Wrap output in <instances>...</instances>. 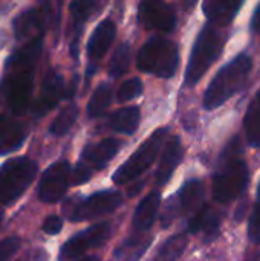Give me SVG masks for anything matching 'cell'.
<instances>
[{
	"label": "cell",
	"mask_w": 260,
	"mask_h": 261,
	"mask_svg": "<svg viewBox=\"0 0 260 261\" xmlns=\"http://www.w3.org/2000/svg\"><path fill=\"white\" fill-rule=\"evenodd\" d=\"M43 37H37L20 49H17L6 61L5 95L11 112L17 116L23 115L31 104L34 89V73L37 61L41 55Z\"/></svg>",
	"instance_id": "6da1fadb"
},
{
	"label": "cell",
	"mask_w": 260,
	"mask_h": 261,
	"mask_svg": "<svg viewBox=\"0 0 260 261\" xmlns=\"http://www.w3.org/2000/svg\"><path fill=\"white\" fill-rule=\"evenodd\" d=\"M248 182V165L242 156L241 141L236 136L221 154V162L213 177V199L219 203H230L245 191Z\"/></svg>",
	"instance_id": "7a4b0ae2"
},
{
	"label": "cell",
	"mask_w": 260,
	"mask_h": 261,
	"mask_svg": "<svg viewBox=\"0 0 260 261\" xmlns=\"http://www.w3.org/2000/svg\"><path fill=\"white\" fill-rule=\"evenodd\" d=\"M251 69L253 60L248 54H241L222 66L205 90L204 107L207 110H215L227 102L236 92L244 87Z\"/></svg>",
	"instance_id": "3957f363"
},
{
	"label": "cell",
	"mask_w": 260,
	"mask_h": 261,
	"mask_svg": "<svg viewBox=\"0 0 260 261\" xmlns=\"http://www.w3.org/2000/svg\"><path fill=\"white\" fill-rule=\"evenodd\" d=\"M136 66L144 73L172 78L179 66L178 46L159 35L149 38L136 55Z\"/></svg>",
	"instance_id": "277c9868"
},
{
	"label": "cell",
	"mask_w": 260,
	"mask_h": 261,
	"mask_svg": "<svg viewBox=\"0 0 260 261\" xmlns=\"http://www.w3.org/2000/svg\"><path fill=\"white\" fill-rule=\"evenodd\" d=\"M225 44L224 34L213 24H207L199 35L192 49L188 66L185 70V84L195 86L205 72L213 66V63L221 57Z\"/></svg>",
	"instance_id": "5b68a950"
},
{
	"label": "cell",
	"mask_w": 260,
	"mask_h": 261,
	"mask_svg": "<svg viewBox=\"0 0 260 261\" xmlns=\"http://www.w3.org/2000/svg\"><path fill=\"white\" fill-rule=\"evenodd\" d=\"M169 128H158L155 130L139 147L138 150L115 171L113 182L116 185H124L136 177H139L146 170L152 167V164L156 161L158 153L161 151V147L167 138Z\"/></svg>",
	"instance_id": "8992f818"
},
{
	"label": "cell",
	"mask_w": 260,
	"mask_h": 261,
	"mask_svg": "<svg viewBox=\"0 0 260 261\" xmlns=\"http://www.w3.org/2000/svg\"><path fill=\"white\" fill-rule=\"evenodd\" d=\"M37 164L28 158H15L0 167V206L12 203L31 185Z\"/></svg>",
	"instance_id": "52a82bcc"
},
{
	"label": "cell",
	"mask_w": 260,
	"mask_h": 261,
	"mask_svg": "<svg viewBox=\"0 0 260 261\" xmlns=\"http://www.w3.org/2000/svg\"><path fill=\"white\" fill-rule=\"evenodd\" d=\"M121 148V141L115 138H106L97 144L87 145L83 153L81 159L74 171V184L80 185L90 179L92 173L106 167L107 162L116 156Z\"/></svg>",
	"instance_id": "ba28073f"
},
{
	"label": "cell",
	"mask_w": 260,
	"mask_h": 261,
	"mask_svg": "<svg viewBox=\"0 0 260 261\" xmlns=\"http://www.w3.org/2000/svg\"><path fill=\"white\" fill-rule=\"evenodd\" d=\"M123 203V196L118 191L106 190L95 193L80 202H77L69 211L67 217L72 222H83L90 220L103 214H109L115 211Z\"/></svg>",
	"instance_id": "9c48e42d"
},
{
	"label": "cell",
	"mask_w": 260,
	"mask_h": 261,
	"mask_svg": "<svg viewBox=\"0 0 260 261\" xmlns=\"http://www.w3.org/2000/svg\"><path fill=\"white\" fill-rule=\"evenodd\" d=\"M138 21L149 31L169 34L176 28V11L164 0H143L138 8Z\"/></svg>",
	"instance_id": "30bf717a"
},
{
	"label": "cell",
	"mask_w": 260,
	"mask_h": 261,
	"mask_svg": "<svg viewBox=\"0 0 260 261\" xmlns=\"http://www.w3.org/2000/svg\"><path fill=\"white\" fill-rule=\"evenodd\" d=\"M110 225L107 222H101L97 225H92L90 228L75 234L72 239H69L63 248H61V258L72 260L80 255H83L86 251L92 248L101 246L110 236Z\"/></svg>",
	"instance_id": "8fae6325"
},
{
	"label": "cell",
	"mask_w": 260,
	"mask_h": 261,
	"mask_svg": "<svg viewBox=\"0 0 260 261\" xmlns=\"http://www.w3.org/2000/svg\"><path fill=\"white\" fill-rule=\"evenodd\" d=\"M70 177V165L67 161H58L52 164L40 179L38 197L43 202L54 203L60 200L67 190Z\"/></svg>",
	"instance_id": "7c38bea8"
},
{
	"label": "cell",
	"mask_w": 260,
	"mask_h": 261,
	"mask_svg": "<svg viewBox=\"0 0 260 261\" xmlns=\"http://www.w3.org/2000/svg\"><path fill=\"white\" fill-rule=\"evenodd\" d=\"M63 96H66L63 76L55 70H49L43 80L40 95L34 104V109H32L34 115L37 118L44 116L60 102V99Z\"/></svg>",
	"instance_id": "4fadbf2b"
},
{
	"label": "cell",
	"mask_w": 260,
	"mask_h": 261,
	"mask_svg": "<svg viewBox=\"0 0 260 261\" xmlns=\"http://www.w3.org/2000/svg\"><path fill=\"white\" fill-rule=\"evenodd\" d=\"M101 8L100 0H72L69 11H70V54L74 58L78 57V43L84 28L86 20Z\"/></svg>",
	"instance_id": "5bb4252c"
},
{
	"label": "cell",
	"mask_w": 260,
	"mask_h": 261,
	"mask_svg": "<svg viewBox=\"0 0 260 261\" xmlns=\"http://www.w3.org/2000/svg\"><path fill=\"white\" fill-rule=\"evenodd\" d=\"M46 9H28L15 17L14 20V34L17 40H34L43 37L46 26Z\"/></svg>",
	"instance_id": "9a60e30c"
},
{
	"label": "cell",
	"mask_w": 260,
	"mask_h": 261,
	"mask_svg": "<svg viewBox=\"0 0 260 261\" xmlns=\"http://www.w3.org/2000/svg\"><path fill=\"white\" fill-rule=\"evenodd\" d=\"M182 158H184V148H182L181 139L178 136L170 138L166 148H164V151H162V154H161L159 167H158V171L155 174L156 188L164 187L170 180L173 171L178 168Z\"/></svg>",
	"instance_id": "2e32d148"
},
{
	"label": "cell",
	"mask_w": 260,
	"mask_h": 261,
	"mask_svg": "<svg viewBox=\"0 0 260 261\" xmlns=\"http://www.w3.org/2000/svg\"><path fill=\"white\" fill-rule=\"evenodd\" d=\"M204 196H205V188L201 180L192 179L185 182L176 196V202H175L176 213L195 216L205 205Z\"/></svg>",
	"instance_id": "e0dca14e"
},
{
	"label": "cell",
	"mask_w": 260,
	"mask_h": 261,
	"mask_svg": "<svg viewBox=\"0 0 260 261\" xmlns=\"http://www.w3.org/2000/svg\"><path fill=\"white\" fill-rule=\"evenodd\" d=\"M245 0H204L202 11L211 24H230L239 14Z\"/></svg>",
	"instance_id": "ac0fdd59"
},
{
	"label": "cell",
	"mask_w": 260,
	"mask_h": 261,
	"mask_svg": "<svg viewBox=\"0 0 260 261\" xmlns=\"http://www.w3.org/2000/svg\"><path fill=\"white\" fill-rule=\"evenodd\" d=\"M190 234H204L205 242H213L221 232V216L218 211L211 210L207 203L188 220Z\"/></svg>",
	"instance_id": "d6986e66"
},
{
	"label": "cell",
	"mask_w": 260,
	"mask_h": 261,
	"mask_svg": "<svg viewBox=\"0 0 260 261\" xmlns=\"http://www.w3.org/2000/svg\"><path fill=\"white\" fill-rule=\"evenodd\" d=\"M115 35H116V24L110 18L103 20L95 28V31L92 32L87 41V57L92 61L101 60L109 50V47L112 46Z\"/></svg>",
	"instance_id": "ffe728a7"
},
{
	"label": "cell",
	"mask_w": 260,
	"mask_h": 261,
	"mask_svg": "<svg viewBox=\"0 0 260 261\" xmlns=\"http://www.w3.org/2000/svg\"><path fill=\"white\" fill-rule=\"evenodd\" d=\"M25 127L11 116L0 115V156L15 151L25 141Z\"/></svg>",
	"instance_id": "44dd1931"
},
{
	"label": "cell",
	"mask_w": 260,
	"mask_h": 261,
	"mask_svg": "<svg viewBox=\"0 0 260 261\" xmlns=\"http://www.w3.org/2000/svg\"><path fill=\"white\" fill-rule=\"evenodd\" d=\"M159 206H161V196L158 191H153L150 193L149 196H146L139 205L136 206L135 210V214H133V226L136 231H141V232H146L149 231L156 217H158V211H159Z\"/></svg>",
	"instance_id": "7402d4cb"
},
{
	"label": "cell",
	"mask_w": 260,
	"mask_h": 261,
	"mask_svg": "<svg viewBox=\"0 0 260 261\" xmlns=\"http://www.w3.org/2000/svg\"><path fill=\"white\" fill-rule=\"evenodd\" d=\"M152 236L138 231V234L130 236L115 249V258L116 261H139L152 245Z\"/></svg>",
	"instance_id": "603a6c76"
},
{
	"label": "cell",
	"mask_w": 260,
	"mask_h": 261,
	"mask_svg": "<svg viewBox=\"0 0 260 261\" xmlns=\"http://www.w3.org/2000/svg\"><path fill=\"white\" fill-rule=\"evenodd\" d=\"M141 113L139 107H124L113 112L107 119V127L124 135H133L139 125Z\"/></svg>",
	"instance_id": "cb8c5ba5"
},
{
	"label": "cell",
	"mask_w": 260,
	"mask_h": 261,
	"mask_svg": "<svg viewBox=\"0 0 260 261\" xmlns=\"http://www.w3.org/2000/svg\"><path fill=\"white\" fill-rule=\"evenodd\" d=\"M244 128L247 142L254 148H260V89L247 109L244 118Z\"/></svg>",
	"instance_id": "d4e9b609"
},
{
	"label": "cell",
	"mask_w": 260,
	"mask_h": 261,
	"mask_svg": "<svg viewBox=\"0 0 260 261\" xmlns=\"http://www.w3.org/2000/svg\"><path fill=\"white\" fill-rule=\"evenodd\" d=\"M188 245L187 234H176L167 239L158 249L153 261H178V258L184 254Z\"/></svg>",
	"instance_id": "484cf974"
},
{
	"label": "cell",
	"mask_w": 260,
	"mask_h": 261,
	"mask_svg": "<svg viewBox=\"0 0 260 261\" xmlns=\"http://www.w3.org/2000/svg\"><path fill=\"white\" fill-rule=\"evenodd\" d=\"M112 102V87L107 83L100 84L95 92L90 96V101L87 104V115L89 118H98L101 116L106 109Z\"/></svg>",
	"instance_id": "4316f807"
},
{
	"label": "cell",
	"mask_w": 260,
	"mask_h": 261,
	"mask_svg": "<svg viewBox=\"0 0 260 261\" xmlns=\"http://www.w3.org/2000/svg\"><path fill=\"white\" fill-rule=\"evenodd\" d=\"M77 118H78V107H77L75 104L66 106V107L57 115V118L52 121L51 128H49L51 133L55 135V136H63V135H66V133L72 128V125L75 124Z\"/></svg>",
	"instance_id": "83f0119b"
},
{
	"label": "cell",
	"mask_w": 260,
	"mask_h": 261,
	"mask_svg": "<svg viewBox=\"0 0 260 261\" xmlns=\"http://www.w3.org/2000/svg\"><path fill=\"white\" fill-rule=\"evenodd\" d=\"M129 64H130V47H129L127 43H124V44H120L116 47V50L113 52V55H112L110 66H109L110 76L120 78L123 73L127 72Z\"/></svg>",
	"instance_id": "f1b7e54d"
},
{
	"label": "cell",
	"mask_w": 260,
	"mask_h": 261,
	"mask_svg": "<svg viewBox=\"0 0 260 261\" xmlns=\"http://www.w3.org/2000/svg\"><path fill=\"white\" fill-rule=\"evenodd\" d=\"M143 93V83L138 78H130L127 81H124L116 93V98L120 102H127L132 101L135 98H138Z\"/></svg>",
	"instance_id": "f546056e"
},
{
	"label": "cell",
	"mask_w": 260,
	"mask_h": 261,
	"mask_svg": "<svg viewBox=\"0 0 260 261\" xmlns=\"http://www.w3.org/2000/svg\"><path fill=\"white\" fill-rule=\"evenodd\" d=\"M248 237L253 243H260V184L257 188V197L256 205L253 208L250 222H248Z\"/></svg>",
	"instance_id": "4dcf8cb0"
},
{
	"label": "cell",
	"mask_w": 260,
	"mask_h": 261,
	"mask_svg": "<svg viewBox=\"0 0 260 261\" xmlns=\"http://www.w3.org/2000/svg\"><path fill=\"white\" fill-rule=\"evenodd\" d=\"M20 239L18 237H8L0 242V261H8L18 249H20Z\"/></svg>",
	"instance_id": "1f68e13d"
},
{
	"label": "cell",
	"mask_w": 260,
	"mask_h": 261,
	"mask_svg": "<svg viewBox=\"0 0 260 261\" xmlns=\"http://www.w3.org/2000/svg\"><path fill=\"white\" fill-rule=\"evenodd\" d=\"M63 228V222L60 217L57 216H49L44 222H43V231L49 236H55L61 231Z\"/></svg>",
	"instance_id": "d6a6232c"
},
{
	"label": "cell",
	"mask_w": 260,
	"mask_h": 261,
	"mask_svg": "<svg viewBox=\"0 0 260 261\" xmlns=\"http://www.w3.org/2000/svg\"><path fill=\"white\" fill-rule=\"evenodd\" d=\"M253 31L260 35V6L256 9V14L253 17Z\"/></svg>",
	"instance_id": "836d02e7"
},
{
	"label": "cell",
	"mask_w": 260,
	"mask_h": 261,
	"mask_svg": "<svg viewBox=\"0 0 260 261\" xmlns=\"http://www.w3.org/2000/svg\"><path fill=\"white\" fill-rule=\"evenodd\" d=\"M63 0H40V3L43 5V8L48 11V12H51L52 11V6L54 5H60Z\"/></svg>",
	"instance_id": "e575fe53"
},
{
	"label": "cell",
	"mask_w": 260,
	"mask_h": 261,
	"mask_svg": "<svg viewBox=\"0 0 260 261\" xmlns=\"http://www.w3.org/2000/svg\"><path fill=\"white\" fill-rule=\"evenodd\" d=\"M182 3H184V6H185L187 9H190V8H193V6H195L196 0H182Z\"/></svg>",
	"instance_id": "d590c367"
},
{
	"label": "cell",
	"mask_w": 260,
	"mask_h": 261,
	"mask_svg": "<svg viewBox=\"0 0 260 261\" xmlns=\"http://www.w3.org/2000/svg\"><path fill=\"white\" fill-rule=\"evenodd\" d=\"M245 261H260V252H254V254H251L248 258Z\"/></svg>",
	"instance_id": "8d00e7d4"
},
{
	"label": "cell",
	"mask_w": 260,
	"mask_h": 261,
	"mask_svg": "<svg viewBox=\"0 0 260 261\" xmlns=\"http://www.w3.org/2000/svg\"><path fill=\"white\" fill-rule=\"evenodd\" d=\"M78 261H98V258L97 257H86V258H81Z\"/></svg>",
	"instance_id": "74e56055"
},
{
	"label": "cell",
	"mask_w": 260,
	"mask_h": 261,
	"mask_svg": "<svg viewBox=\"0 0 260 261\" xmlns=\"http://www.w3.org/2000/svg\"><path fill=\"white\" fill-rule=\"evenodd\" d=\"M0 95H2V84H0Z\"/></svg>",
	"instance_id": "f35d334b"
}]
</instances>
